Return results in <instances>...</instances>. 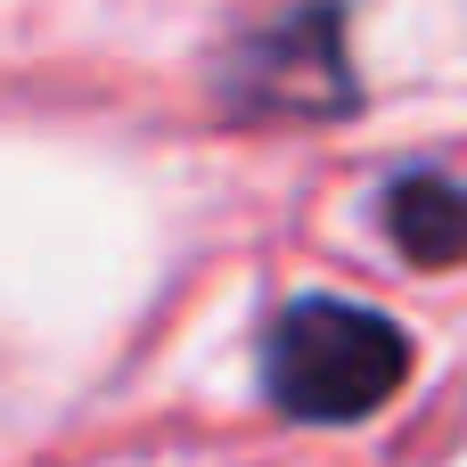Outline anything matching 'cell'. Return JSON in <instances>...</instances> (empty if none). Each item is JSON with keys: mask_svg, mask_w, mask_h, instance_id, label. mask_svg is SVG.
Masks as SVG:
<instances>
[{"mask_svg": "<svg viewBox=\"0 0 467 467\" xmlns=\"http://www.w3.org/2000/svg\"><path fill=\"white\" fill-rule=\"evenodd\" d=\"M386 238L419 271L467 263V181H451V172H402L386 189Z\"/></svg>", "mask_w": 467, "mask_h": 467, "instance_id": "obj_3", "label": "cell"}, {"mask_svg": "<svg viewBox=\"0 0 467 467\" xmlns=\"http://www.w3.org/2000/svg\"><path fill=\"white\" fill-rule=\"evenodd\" d=\"M222 99L238 115H353V57H345V8L337 0H304L279 8L271 25L238 33V49L222 57Z\"/></svg>", "mask_w": 467, "mask_h": 467, "instance_id": "obj_2", "label": "cell"}, {"mask_svg": "<svg viewBox=\"0 0 467 467\" xmlns=\"http://www.w3.org/2000/svg\"><path fill=\"white\" fill-rule=\"evenodd\" d=\"M402 378H410V337L345 296H296L263 337V394L304 427L369 419L402 394Z\"/></svg>", "mask_w": 467, "mask_h": 467, "instance_id": "obj_1", "label": "cell"}]
</instances>
